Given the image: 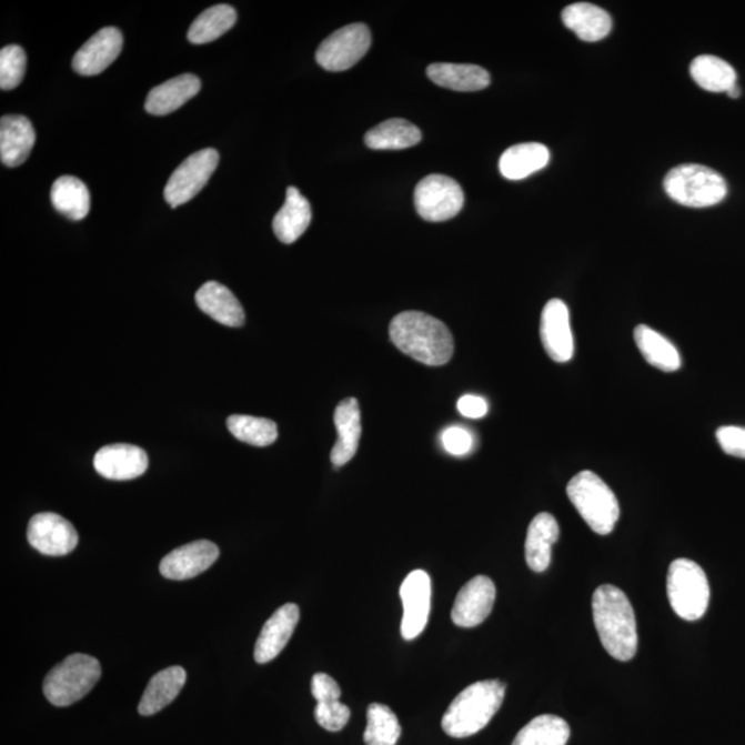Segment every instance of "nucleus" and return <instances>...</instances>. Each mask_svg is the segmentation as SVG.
Here are the masks:
<instances>
[{"label": "nucleus", "mask_w": 745, "mask_h": 745, "mask_svg": "<svg viewBox=\"0 0 745 745\" xmlns=\"http://www.w3.org/2000/svg\"><path fill=\"white\" fill-rule=\"evenodd\" d=\"M238 20L236 10L230 4H215L192 22L188 31V41L193 44L214 42L229 32Z\"/></svg>", "instance_id": "obj_33"}, {"label": "nucleus", "mask_w": 745, "mask_h": 745, "mask_svg": "<svg viewBox=\"0 0 745 745\" xmlns=\"http://www.w3.org/2000/svg\"><path fill=\"white\" fill-rule=\"evenodd\" d=\"M540 335L545 352L551 360L565 363L574 355V339L571 326V314L562 300H550L545 304L542 323H540Z\"/></svg>", "instance_id": "obj_14"}, {"label": "nucleus", "mask_w": 745, "mask_h": 745, "mask_svg": "<svg viewBox=\"0 0 745 745\" xmlns=\"http://www.w3.org/2000/svg\"><path fill=\"white\" fill-rule=\"evenodd\" d=\"M123 48L122 32L115 27L101 28L77 51L72 68L79 75L93 77L105 71L121 54Z\"/></svg>", "instance_id": "obj_15"}, {"label": "nucleus", "mask_w": 745, "mask_h": 745, "mask_svg": "<svg viewBox=\"0 0 745 745\" xmlns=\"http://www.w3.org/2000/svg\"><path fill=\"white\" fill-rule=\"evenodd\" d=\"M459 412L464 417L482 419L485 417L489 411L487 402L482 396L464 395L457 402Z\"/></svg>", "instance_id": "obj_42"}, {"label": "nucleus", "mask_w": 745, "mask_h": 745, "mask_svg": "<svg viewBox=\"0 0 745 745\" xmlns=\"http://www.w3.org/2000/svg\"><path fill=\"white\" fill-rule=\"evenodd\" d=\"M571 737L567 722L556 715H540L517 733L513 745H566Z\"/></svg>", "instance_id": "obj_34"}, {"label": "nucleus", "mask_w": 745, "mask_h": 745, "mask_svg": "<svg viewBox=\"0 0 745 745\" xmlns=\"http://www.w3.org/2000/svg\"><path fill=\"white\" fill-rule=\"evenodd\" d=\"M505 685L502 681H481L466 687L453 699L442 718V729L447 736L465 738L485 729L504 702Z\"/></svg>", "instance_id": "obj_3"}, {"label": "nucleus", "mask_w": 745, "mask_h": 745, "mask_svg": "<svg viewBox=\"0 0 745 745\" xmlns=\"http://www.w3.org/2000/svg\"><path fill=\"white\" fill-rule=\"evenodd\" d=\"M716 440L726 454L745 459V429L735 425L721 426L716 431Z\"/></svg>", "instance_id": "obj_39"}, {"label": "nucleus", "mask_w": 745, "mask_h": 745, "mask_svg": "<svg viewBox=\"0 0 745 745\" xmlns=\"http://www.w3.org/2000/svg\"><path fill=\"white\" fill-rule=\"evenodd\" d=\"M372 47V33L365 24L340 28L321 43L315 59L323 70L343 72L360 62Z\"/></svg>", "instance_id": "obj_9"}, {"label": "nucleus", "mask_w": 745, "mask_h": 745, "mask_svg": "<svg viewBox=\"0 0 745 745\" xmlns=\"http://www.w3.org/2000/svg\"><path fill=\"white\" fill-rule=\"evenodd\" d=\"M219 152L207 148L188 157L164 187V199L172 208L190 202L207 187L219 167Z\"/></svg>", "instance_id": "obj_10"}, {"label": "nucleus", "mask_w": 745, "mask_h": 745, "mask_svg": "<svg viewBox=\"0 0 745 745\" xmlns=\"http://www.w3.org/2000/svg\"><path fill=\"white\" fill-rule=\"evenodd\" d=\"M634 340L642 356L658 371L670 373L681 368L682 360L678 350L656 330L646 325L636 326Z\"/></svg>", "instance_id": "obj_30"}, {"label": "nucleus", "mask_w": 745, "mask_h": 745, "mask_svg": "<svg viewBox=\"0 0 745 745\" xmlns=\"http://www.w3.org/2000/svg\"><path fill=\"white\" fill-rule=\"evenodd\" d=\"M37 134L30 119L6 115L0 119V159L8 168L24 163L36 145Z\"/></svg>", "instance_id": "obj_20"}, {"label": "nucleus", "mask_w": 745, "mask_h": 745, "mask_svg": "<svg viewBox=\"0 0 745 745\" xmlns=\"http://www.w3.org/2000/svg\"><path fill=\"white\" fill-rule=\"evenodd\" d=\"M403 602L402 636L416 640L429 623L431 608V578L424 571H413L403 580L401 587Z\"/></svg>", "instance_id": "obj_12"}, {"label": "nucleus", "mask_w": 745, "mask_h": 745, "mask_svg": "<svg viewBox=\"0 0 745 745\" xmlns=\"http://www.w3.org/2000/svg\"><path fill=\"white\" fill-rule=\"evenodd\" d=\"M27 537L33 548L49 556L70 554L79 542L72 523L53 513L33 516L28 525Z\"/></svg>", "instance_id": "obj_11"}, {"label": "nucleus", "mask_w": 745, "mask_h": 745, "mask_svg": "<svg viewBox=\"0 0 745 745\" xmlns=\"http://www.w3.org/2000/svg\"><path fill=\"white\" fill-rule=\"evenodd\" d=\"M401 733V724L394 711L384 704L369 705L368 726L363 735L366 745H396Z\"/></svg>", "instance_id": "obj_36"}, {"label": "nucleus", "mask_w": 745, "mask_h": 745, "mask_svg": "<svg viewBox=\"0 0 745 745\" xmlns=\"http://www.w3.org/2000/svg\"><path fill=\"white\" fill-rule=\"evenodd\" d=\"M593 612L605 651L618 662L633 660L638 651V631L627 595L614 585H601L593 596Z\"/></svg>", "instance_id": "obj_2"}, {"label": "nucleus", "mask_w": 745, "mask_h": 745, "mask_svg": "<svg viewBox=\"0 0 745 745\" xmlns=\"http://www.w3.org/2000/svg\"><path fill=\"white\" fill-rule=\"evenodd\" d=\"M562 21L584 42H598L612 31V17L593 3L568 4L562 11Z\"/></svg>", "instance_id": "obj_24"}, {"label": "nucleus", "mask_w": 745, "mask_h": 745, "mask_svg": "<svg viewBox=\"0 0 745 745\" xmlns=\"http://www.w3.org/2000/svg\"><path fill=\"white\" fill-rule=\"evenodd\" d=\"M187 673L183 667H169L152 676L139 704L142 716H151L168 707L183 691Z\"/></svg>", "instance_id": "obj_28"}, {"label": "nucleus", "mask_w": 745, "mask_h": 745, "mask_svg": "<svg viewBox=\"0 0 745 745\" xmlns=\"http://www.w3.org/2000/svg\"><path fill=\"white\" fill-rule=\"evenodd\" d=\"M667 595L671 607L686 622H696L709 604L708 578L702 566L691 560L671 563L667 574Z\"/></svg>", "instance_id": "obj_7"}, {"label": "nucleus", "mask_w": 745, "mask_h": 745, "mask_svg": "<svg viewBox=\"0 0 745 745\" xmlns=\"http://www.w3.org/2000/svg\"><path fill=\"white\" fill-rule=\"evenodd\" d=\"M390 339L397 350L426 366H443L452 360L454 341L451 330L424 312L397 314L390 325Z\"/></svg>", "instance_id": "obj_1"}, {"label": "nucleus", "mask_w": 745, "mask_h": 745, "mask_svg": "<svg viewBox=\"0 0 745 745\" xmlns=\"http://www.w3.org/2000/svg\"><path fill=\"white\" fill-rule=\"evenodd\" d=\"M299 620L300 608L298 605L286 604L278 608L269 618V622L264 624L259 640L255 642V662L265 664L280 656L290 638H292Z\"/></svg>", "instance_id": "obj_18"}, {"label": "nucleus", "mask_w": 745, "mask_h": 745, "mask_svg": "<svg viewBox=\"0 0 745 745\" xmlns=\"http://www.w3.org/2000/svg\"><path fill=\"white\" fill-rule=\"evenodd\" d=\"M414 207L420 218L431 223L451 220L464 207L463 188L447 175H426L414 190Z\"/></svg>", "instance_id": "obj_8"}, {"label": "nucleus", "mask_w": 745, "mask_h": 745, "mask_svg": "<svg viewBox=\"0 0 745 745\" xmlns=\"http://www.w3.org/2000/svg\"><path fill=\"white\" fill-rule=\"evenodd\" d=\"M496 601V585L486 576H476L464 585L454 602L453 623L463 628H474L492 613Z\"/></svg>", "instance_id": "obj_13"}, {"label": "nucleus", "mask_w": 745, "mask_h": 745, "mask_svg": "<svg viewBox=\"0 0 745 745\" xmlns=\"http://www.w3.org/2000/svg\"><path fill=\"white\" fill-rule=\"evenodd\" d=\"M426 75L437 87L456 90V92H480L491 84V75L485 68L474 64L436 62L429 67Z\"/></svg>", "instance_id": "obj_26"}, {"label": "nucleus", "mask_w": 745, "mask_h": 745, "mask_svg": "<svg viewBox=\"0 0 745 745\" xmlns=\"http://www.w3.org/2000/svg\"><path fill=\"white\" fill-rule=\"evenodd\" d=\"M218 545L209 540H198L175 548L159 565L162 576L169 580H188L207 572L219 560Z\"/></svg>", "instance_id": "obj_16"}, {"label": "nucleus", "mask_w": 745, "mask_h": 745, "mask_svg": "<svg viewBox=\"0 0 745 745\" xmlns=\"http://www.w3.org/2000/svg\"><path fill=\"white\" fill-rule=\"evenodd\" d=\"M27 71V54L17 44L0 50V88L13 90L20 87Z\"/></svg>", "instance_id": "obj_37"}, {"label": "nucleus", "mask_w": 745, "mask_h": 745, "mask_svg": "<svg viewBox=\"0 0 745 745\" xmlns=\"http://www.w3.org/2000/svg\"><path fill=\"white\" fill-rule=\"evenodd\" d=\"M664 190L675 202L687 208H709L727 195V184L715 170L702 164L685 163L670 170Z\"/></svg>", "instance_id": "obj_5"}, {"label": "nucleus", "mask_w": 745, "mask_h": 745, "mask_svg": "<svg viewBox=\"0 0 745 745\" xmlns=\"http://www.w3.org/2000/svg\"><path fill=\"white\" fill-rule=\"evenodd\" d=\"M334 424L339 437L330 459L334 466H343L354 459L362 435L360 402L355 397H346L339 403L334 412Z\"/></svg>", "instance_id": "obj_19"}, {"label": "nucleus", "mask_w": 745, "mask_h": 745, "mask_svg": "<svg viewBox=\"0 0 745 745\" xmlns=\"http://www.w3.org/2000/svg\"><path fill=\"white\" fill-rule=\"evenodd\" d=\"M421 139L423 134L416 124L394 118L369 130L365 144L375 151H397L417 145Z\"/></svg>", "instance_id": "obj_29"}, {"label": "nucleus", "mask_w": 745, "mask_h": 745, "mask_svg": "<svg viewBox=\"0 0 745 745\" xmlns=\"http://www.w3.org/2000/svg\"><path fill=\"white\" fill-rule=\"evenodd\" d=\"M201 88V79L192 73L170 79L151 90L147 97L145 111L155 117L169 115L193 99Z\"/></svg>", "instance_id": "obj_22"}, {"label": "nucleus", "mask_w": 745, "mask_h": 745, "mask_svg": "<svg viewBox=\"0 0 745 745\" xmlns=\"http://www.w3.org/2000/svg\"><path fill=\"white\" fill-rule=\"evenodd\" d=\"M312 696L316 703L339 702L341 697V689L332 676L328 674H315L311 681Z\"/></svg>", "instance_id": "obj_41"}, {"label": "nucleus", "mask_w": 745, "mask_h": 745, "mask_svg": "<svg viewBox=\"0 0 745 745\" xmlns=\"http://www.w3.org/2000/svg\"><path fill=\"white\" fill-rule=\"evenodd\" d=\"M550 163L548 148L540 142H523L510 147L500 158V173L507 180H523Z\"/></svg>", "instance_id": "obj_27"}, {"label": "nucleus", "mask_w": 745, "mask_h": 745, "mask_svg": "<svg viewBox=\"0 0 745 745\" xmlns=\"http://www.w3.org/2000/svg\"><path fill=\"white\" fill-rule=\"evenodd\" d=\"M101 678L99 660L75 653L57 664L43 682V693L56 707H68L93 689Z\"/></svg>", "instance_id": "obj_6"}, {"label": "nucleus", "mask_w": 745, "mask_h": 745, "mask_svg": "<svg viewBox=\"0 0 745 745\" xmlns=\"http://www.w3.org/2000/svg\"><path fill=\"white\" fill-rule=\"evenodd\" d=\"M226 425H229L231 434L236 440L252 446H270L278 437V426L274 421L269 419L233 414L226 420Z\"/></svg>", "instance_id": "obj_35"}, {"label": "nucleus", "mask_w": 745, "mask_h": 745, "mask_svg": "<svg viewBox=\"0 0 745 745\" xmlns=\"http://www.w3.org/2000/svg\"><path fill=\"white\" fill-rule=\"evenodd\" d=\"M691 75L699 88L711 93H727L737 84L735 68L715 56H699L693 60Z\"/></svg>", "instance_id": "obj_32"}, {"label": "nucleus", "mask_w": 745, "mask_h": 745, "mask_svg": "<svg viewBox=\"0 0 745 745\" xmlns=\"http://www.w3.org/2000/svg\"><path fill=\"white\" fill-rule=\"evenodd\" d=\"M741 89H738L737 84L736 87H733L729 92H727V95L731 97V99H738L741 97Z\"/></svg>", "instance_id": "obj_43"}, {"label": "nucleus", "mask_w": 745, "mask_h": 745, "mask_svg": "<svg viewBox=\"0 0 745 745\" xmlns=\"http://www.w3.org/2000/svg\"><path fill=\"white\" fill-rule=\"evenodd\" d=\"M197 304L204 314L213 318L221 325L241 328L244 325V311L239 300L229 288L219 282L210 281L198 290Z\"/></svg>", "instance_id": "obj_23"}, {"label": "nucleus", "mask_w": 745, "mask_h": 745, "mask_svg": "<svg viewBox=\"0 0 745 745\" xmlns=\"http://www.w3.org/2000/svg\"><path fill=\"white\" fill-rule=\"evenodd\" d=\"M94 469L111 481H132L148 469V456L141 447L117 443L101 447L94 456Z\"/></svg>", "instance_id": "obj_17"}, {"label": "nucleus", "mask_w": 745, "mask_h": 745, "mask_svg": "<svg viewBox=\"0 0 745 745\" xmlns=\"http://www.w3.org/2000/svg\"><path fill=\"white\" fill-rule=\"evenodd\" d=\"M351 718V711L345 704L339 702L318 703L315 719L323 729L329 732L343 731Z\"/></svg>", "instance_id": "obj_38"}, {"label": "nucleus", "mask_w": 745, "mask_h": 745, "mask_svg": "<svg viewBox=\"0 0 745 745\" xmlns=\"http://www.w3.org/2000/svg\"><path fill=\"white\" fill-rule=\"evenodd\" d=\"M312 220V210L309 199L301 195L295 187L286 190V201L276 213L272 229L282 243H294L309 230Z\"/></svg>", "instance_id": "obj_25"}, {"label": "nucleus", "mask_w": 745, "mask_h": 745, "mask_svg": "<svg viewBox=\"0 0 745 745\" xmlns=\"http://www.w3.org/2000/svg\"><path fill=\"white\" fill-rule=\"evenodd\" d=\"M567 497L593 532L607 536L618 522L616 494L593 471L578 472L566 487Z\"/></svg>", "instance_id": "obj_4"}, {"label": "nucleus", "mask_w": 745, "mask_h": 745, "mask_svg": "<svg viewBox=\"0 0 745 745\" xmlns=\"http://www.w3.org/2000/svg\"><path fill=\"white\" fill-rule=\"evenodd\" d=\"M560 533V525L554 515L542 513L533 517L527 528L525 543L527 566L533 572L547 571L551 558H553V547L558 542Z\"/></svg>", "instance_id": "obj_21"}, {"label": "nucleus", "mask_w": 745, "mask_h": 745, "mask_svg": "<svg viewBox=\"0 0 745 745\" xmlns=\"http://www.w3.org/2000/svg\"><path fill=\"white\" fill-rule=\"evenodd\" d=\"M442 443L446 452L453 456H465L474 446V437L463 426H451L442 432Z\"/></svg>", "instance_id": "obj_40"}, {"label": "nucleus", "mask_w": 745, "mask_h": 745, "mask_svg": "<svg viewBox=\"0 0 745 745\" xmlns=\"http://www.w3.org/2000/svg\"><path fill=\"white\" fill-rule=\"evenodd\" d=\"M51 203L57 212L73 221L83 220L90 210V192L83 181L73 175H62L51 187Z\"/></svg>", "instance_id": "obj_31"}]
</instances>
